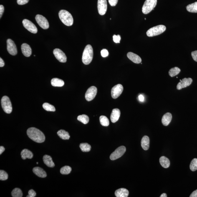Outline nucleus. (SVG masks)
<instances>
[{
	"instance_id": "1",
	"label": "nucleus",
	"mask_w": 197,
	"mask_h": 197,
	"mask_svg": "<svg viewBox=\"0 0 197 197\" xmlns=\"http://www.w3.org/2000/svg\"><path fill=\"white\" fill-rule=\"evenodd\" d=\"M28 136L31 140L37 143H41L45 141V137L42 132L35 127H30L27 131Z\"/></svg>"
},
{
	"instance_id": "2",
	"label": "nucleus",
	"mask_w": 197,
	"mask_h": 197,
	"mask_svg": "<svg viewBox=\"0 0 197 197\" xmlns=\"http://www.w3.org/2000/svg\"><path fill=\"white\" fill-rule=\"evenodd\" d=\"M93 49L90 45L85 46L83 54L82 60L85 65H88L91 62L93 57Z\"/></svg>"
},
{
	"instance_id": "3",
	"label": "nucleus",
	"mask_w": 197,
	"mask_h": 197,
	"mask_svg": "<svg viewBox=\"0 0 197 197\" xmlns=\"http://www.w3.org/2000/svg\"><path fill=\"white\" fill-rule=\"evenodd\" d=\"M59 15L61 21L65 25L71 26L73 24V18L68 11L64 10H61L59 11Z\"/></svg>"
},
{
	"instance_id": "4",
	"label": "nucleus",
	"mask_w": 197,
	"mask_h": 197,
	"mask_svg": "<svg viewBox=\"0 0 197 197\" xmlns=\"http://www.w3.org/2000/svg\"><path fill=\"white\" fill-rule=\"evenodd\" d=\"M166 30V26L163 25H159L150 28L147 31L146 34L149 37H153L162 34Z\"/></svg>"
},
{
	"instance_id": "5",
	"label": "nucleus",
	"mask_w": 197,
	"mask_h": 197,
	"mask_svg": "<svg viewBox=\"0 0 197 197\" xmlns=\"http://www.w3.org/2000/svg\"><path fill=\"white\" fill-rule=\"evenodd\" d=\"M157 0H146L142 8V13L146 14L150 13L156 6Z\"/></svg>"
},
{
	"instance_id": "6",
	"label": "nucleus",
	"mask_w": 197,
	"mask_h": 197,
	"mask_svg": "<svg viewBox=\"0 0 197 197\" xmlns=\"http://www.w3.org/2000/svg\"><path fill=\"white\" fill-rule=\"evenodd\" d=\"M1 105L3 111L6 113L10 114L12 112V106L9 97L4 96L1 99Z\"/></svg>"
},
{
	"instance_id": "7",
	"label": "nucleus",
	"mask_w": 197,
	"mask_h": 197,
	"mask_svg": "<svg viewBox=\"0 0 197 197\" xmlns=\"http://www.w3.org/2000/svg\"><path fill=\"white\" fill-rule=\"evenodd\" d=\"M126 151V148L123 146L119 147L110 156V159L114 160L120 158L123 155Z\"/></svg>"
},
{
	"instance_id": "8",
	"label": "nucleus",
	"mask_w": 197,
	"mask_h": 197,
	"mask_svg": "<svg viewBox=\"0 0 197 197\" xmlns=\"http://www.w3.org/2000/svg\"><path fill=\"white\" fill-rule=\"evenodd\" d=\"M35 19L37 24L43 29H47L49 28L48 22L43 16L38 14L36 16Z\"/></svg>"
},
{
	"instance_id": "9",
	"label": "nucleus",
	"mask_w": 197,
	"mask_h": 197,
	"mask_svg": "<svg viewBox=\"0 0 197 197\" xmlns=\"http://www.w3.org/2000/svg\"><path fill=\"white\" fill-rule=\"evenodd\" d=\"M123 90V86L120 84H118L112 87L111 91L112 97L114 99H117L122 94Z\"/></svg>"
},
{
	"instance_id": "10",
	"label": "nucleus",
	"mask_w": 197,
	"mask_h": 197,
	"mask_svg": "<svg viewBox=\"0 0 197 197\" xmlns=\"http://www.w3.org/2000/svg\"><path fill=\"white\" fill-rule=\"evenodd\" d=\"M97 89L95 86H91L88 89L85 94V98L87 101L93 100L97 95Z\"/></svg>"
},
{
	"instance_id": "11",
	"label": "nucleus",
	"mask_w": 197,
	"mask_h": 197,
	"mask_svg": "<svg viewBox=\"0 0 197 197\" xmlns=\"http://www.w3.org/2000/svg\"><path fill=\"white\" fill-rule=\"evenodd\" d=\"M23 26L30 32L36 34L37 32V29L35 25L30 21L27 19H24L22 21Z\"/></svg>"
},
{
	"instance_id": "12",
	"label": "nucleus",
	"mask_w": 197,
	"mask_h": 197,
	"mask_svg": "<svg viewBox=\"0 0 197 197\" xmlns=\"http://www.w3.org/2000/svg\"><path fill=\"white\" fill-rule=\"evenodd\" d=\"M107 9V0H98L97 9L99 14L104 15L106 12Z\"/></svg>"
},
{
	"instance_id": "13",
	"label": "nucleus",
	"mask_w": 197,
	"mask_h": 197,
	"mask_svg": "<svg viewBox=\"0 0 197 197\" xmlns=\"http://www.w3.org/2000/svg\"><path fill=\"white\" fill-rule=\"evenodd\" d=\"M54 54L56 59L61 62H67V58L64 53L60 49L56 48L54 51Z\"/></svg>"
},
{
	"instance_id": "14",
	"label": "nucleus",
	"mask_w": 197,
	"mask_h": 197,
	"mask_svg": "<svg viewBox=\"0 0 197 197\" xmlns=\"http://www.w3.org/2000/svg\"><path fill=\"white\" fill-rule=\"evenodd\" d=\"M7 50L8 52L11 55H16L17 54V50L14 41L10 39H9L7 41Z\"/></svg>"
},
{
	"instance_id": "15",
	"label": "nucleus",
	"mask_w": 197,
	"mask_h": 197,
	"mask_svg": "<svg viewBox=\"0 0 197 197\" xmlns=\"http://www.w3.org/2000/svg\"><path fill=\"white\" fill-rule=\"evenodd\" d=\"M193 81V79L191 78H184L178 83L177 85V89L178 90H180L182 88L189 86L191 85Z\"/></svg>"
},
{
	"instance_id": "16",
	"label": "nucleus",
	"mask_w": 197,
	"mask_h": 197,
	"mask_svg": "<svg viewBox=\"0 0 197 197\" xmlns=\"http://www.w3.org/2000/svg\"><path fill=\"white\" fill-rule=\"evenodd\" d=\"M21 50L22 54L26 57H29L32 54V50L29 45L27 44H23L21 45Z\"/></svg>"
},
{
	"instance_id": "17",
	"label": "nucleus",
	"mask_w": 197,
	"mask_h": 197,
	"mask_svg": "<svg viewBox=\"0 0 197 197\" xmlns=\"http://www.w3.org/2000/svg\"><path fill=\"white\" fill-rule=\"evenodd\" d=\"M120 112L118 109H114L111 114L110 119L111 121L114 123L117 122L120 118Z\"/></svg>"
},
{
	"instance_id": "18",
	"label": "nucleus",
	"mask_w": 197,
	"mask_h": 197,
	"mask_svg": "<svg viewBox=\"0 0 197 197\" xmlns=\"http://www.w3.org/2000/svg\"><path fill=\"white\" fill-rule=\"evenodd\" d=\"M127 57L132 62L135 64H140L142 62L140 56L133 53L129 52L127 53Z\"/></svg>"
},
{
	"instance_id": "19",
	"label": "nucleus",
	"mask_w": 197,
	"mask_h": 197,
	"mask_svg": "<svg viewBox=\"0 0 197 197\" xmlns=\"http://www.w3.org/2000/svg\"><path fill=\"white\" fill-rule=\"evenodd\" d=\"M172 116L171 113L167 112L163 115L162 119V123L165 126H168L171 122Z\"/></svg>"
},
{
	"instance_id": "20",
	"label": "nucleus",
	"mask_w": 197,
	"mask_h": 197,
	"mask_svg": "<svg viewBox=\"0 0 197 197\" xmlns=\"http://www.w3.org/2000/svg\"><path fill=\"white\" fill-rule=\"evenodd\" d=\"M33 170L35 174L40 178H45L47 176V174H46L45 171L42 168L40 167H34L33 169Z\"/></svg>"
},
{
	"instance_id": "21",
	"label": "nucleus",
	"mask_w": 197,
	"mask_h": 197,
	"mask_svg": "<svg viewBox=\"0 0 197 197\" xmlns=\"http://www.w3.org/2000/svg\"><path fill=\"white\" fill-rule=\"evenodd\" d=\"M115 194L117 197H127L128 196L129 192L126 189L122 188L116 190Z\"/></svg>"
},
{
	"instance_id": "22",
	"label": "nucleus",
	"mask_w": 197,
	"mask_h": 197,
	"mask_svg": "<svg viewBox=\"0 0 197 197\" xmlns=\"http://www.w3.org/2000/svg\"><path fill=\"white\" fill-rule=\"evenodd\" d=\"M150 140L147 136L145 135L142 138L141 145L143 150H147L149 148Z\"/></svg>"
},
{
	"instance_id": "23",
	"label": "nucleus",
	"mask_w": 197,
	"mask_h": 197,
	"mask_svg": "<svg viewBox=\"0 0 197 197\" xmlns=\"http://www.w3.org/2000/svg\"><path fill=\"white\" fill-rule=\"evenodd\" d=\"M43 159L44 164L47 167H50V168H53L55 166V164L53 161L52 157L50 155H44Z\"/></svg>"
},
{
	"instance_id": "24",
	"label": "nucleus",
	"mask_w": 197,
	"mask_h": 197,
	"mask_svg": "<svg viewBox=\"0 0 197 197\" xmlns=\"http://www.w3.org/2000/svg\"><path fill=\"white\" fill-rule=\"evenodd\" d=\"M21 155L23 160H25L26 158L31 159L33 156L32 152L27 149H24L22 150L21 152Z\"/></svg>"
},
{
	"instance_id": "25",
	"label": "nucleus",
	"mask_w": 197,
	"mask_h": 197,
	"mask_svg": "<svg viewBox=\"0 0 197 197\" xmlns=\"http://www.w3.org/2000/svg\"><path fill=\"white\" fill-rule=\"evenodd\" d=\"M51 83L53 86L56 87H62L64 84L63 80L57 78L52 79L51 80Z\"/></svg>"
},
{
	"instance_id": "26",
	"label": "nucleus",
	"mask_w": 197,
	"mask_h": 197,
	"mask_svg": "<svg viewBox=\"0 0 197 197\" xmlns=\"http://www.w3.org/2000/svg\"><path fill=\"white\" fill-rule=\"evenodd\" d=\"M160 163L161 166L165 168H168L170 165L169 160L166 157L162 156L160 158Z\"/></svg>"
},
{
	"instance_id": "27",
	"label": "nucleus",
	"mask_w": 197,
	"mask_h": 197,
	"mask_svg": "<svg viewBox=\"0 0 197 197\" xmlns=\"http://www.w3.org/2000/svg\"><path fill=\"white\" fill-rule=\"evenodd\" d=\"M57 135L61 138L64 140H68L70 138V135L68 132L63 130L59 131L57 132Z\"/></svg>"
},
{
	"instance_id": "28",
	"label": "nucleus",
	"mask_w": 197,
	"mask_h": 197,
	"mask_svg": "<svg viewBox=\"0 0 197 197\" xmlns=\"http://www.w3.org/2000/svg\"><path fill=\"white\" fill-rule=\"evenodd\" d=\"M186 9L188 12L197 13V1L188 5L187 6Z\"/></svg>"
},
{
	"instance_id": "29",
	"label": "nucleus",
	"mask_w": 197,
	"mask_h": 197,
	"mask_svg": "<svg viewBox=\"0 0 197 197\" xmlns=\"http://www.w3.org/2000/svg\"><path fill=\"white\" fill-rule=\"evenodd\" d=\"M181 71L179 68L178 67H175L174 68H172L169 72V74L170 77H173L175 76L178 75V74L180 73Z\"/></svg>"
},
{
	"instance_id": "30",
	"label": "nucleus",
	"mask_w": 197,
	"mask_h": 197,
	"mask_svg": "<svg viewBox=\"0 0 197 197\" xmlns=\"http://www.w3.org/2000/svg\"><path fill=\"white\" fill-rule=\"evenodd\" d=\"M100 123L103 126H108L109 125V120L105 116H101L99 118Z\"/></svg>"
},
{
	"instance_id": "31",
	"label": "nucleus",
	"mask_w": 197,
	"mask_h": 197,
	"mask_svg": "<svg viewBox=\"0 0 197 197\" xmlns=\"http://www.w3.org/2000/svg\"><path fill=\"white\" fill-rule=\"evenodd\" d=\"M77 120L82 122L84 124H87L88 123L89 121V118L87 115H79L77 117Z\"/></svg>"
},
{
	"instance_id": "32",
	"label": "nucleus",
	"mask_w": 197,
	"mask_h": 197,
	"mask_svg": "<svg viewBox=\"0 0 197 197\" xmlns=\"http://www.w3.org/2000/svg\"><path fill=\"white\" fill-rule=\"evenodd\" d=\"M11 195L13 197H22L23 193L21 189L19 188H16L11 192Z\"/></svg>"
},
{
	"instance_id": "33",
	"label": "nucleus",
	"mask_w": 197,
	"mask_h": 197,
	"mask_svg": "<svg viewBox=\"0 0 197 197\" xmlns=\"http://www.w3.org/2000/svg\"><path fill=\"white\" fill-rule=\"evenodd\" d=\"M42 107L44 110L48 111V112H54L56 111V109L54 106L48 103H44Z\"/></svg>"
},
{
	"instance_id": "34",
	"label": "nucleus",
	"mask_w": 197,
	"mask_h": 197,
	"mask_svg": "<svg viewBox=\"0 0 197 197\" xmlns=\"http://www.w3.org/2000/svg\"><path fill=\"white\" fill-rule=\"evenodd\" d=\"M80 147L82 151L83 152H89L91 149V146L88 143H81Z\"/></svg>"
},
{
	"instance_id": "35",
	"label": "nucleus",
	"mask_w": 197,
	"mask_h": 197,
	"mask_svg": "<svg viewBox=\"0 0 197 197\" xmlns=\"http://www.w3.org/2000/svg\"><path fill=\"white\" fill-rule=\"evenodd\" d=\"M72 168L68 166H65L62 167L60 169V173L62 175H68L71 173Z\"/></svg>"
},
{
	"instance_id": "36",
	"label": "nucleus",
	"mask_w": 197,
	"mask_h": 197,
	"mask_svg": "<svg viewBox=\"0 0 197 197\" xmlns=\"http://www.w3.org/2000/svg\"><path fill=\"white\" fill-rule=\"evenodd\" d=\"M190 167L192 171L194 172L197 170V158H195L192 160Z\"/></svg>"
},
{
	"instance_id": "37",
	"label": "nucleus",
	"mask_w": 197,
	"mask_h": 197,
	"mask_svg": "<svg viewBox=\"0 0 197 197\" xmlns=\"http://www.w3.org/2000/svg\"><path fill=\"white\" fill-rule=\"evenodd\" d=\"M8 175L7 173L4 170H0V180L4 181L7 179Z\"/></svg>"
},
{
	"instance_id": "38",
	"label": "nucleus",
	"mask_w": 197,
	"mask_h": 197,
	"mask_svg": "<svg viewBox=\"0 0 197 197\" xmlns=\"http://www.w3.org/2000/svg\"><path fill=\"white\" fill-rule=\"evenodd\" d=\"M101 54L102 57H106L108 56L109 53L107 49H103L101 51Z\"/></svg>"
},
{
	"instance_id": "39",
	"label": "nucleus",
	"mask_w": 197,
	"mask_h": 197,
	"mask_svg": "<svg viewBox=\"0 0 197 197\" xmlns=\"http://www.w3.org/2000/svg\"><path fill=\"white\" fill-rule=\"evenodd\" d=\"M113 41L114 42L117 43H120V41L121 39V37L120 35H114L113 36Z\"/></svg>"
},
{
	"instance_id": "40",
	"label": "nucleus",
	"mask_w": 197,
	"mask_h": 197,
	"mask_svg": "<svg viewBox=\"0 0 197 197\" xmlns=\"http://www.w3.org/2000/svg\"><path fill=\"white\" fill-rule=\"evenodd\" d=\"M36 192L34 191V190H30L28 192V195L26 197H34L36 196Z\"/></svg>"
},
{
	"instance_id": "41",
	"label": "nucleus",
	"mask_w": 197,
	"mask_h": 197,
	"mask_svg": "<svg viewBox=\"0 0 197 197\" xmlns=\"http://www.w3.org/2000/svg\"><path fill=\"white\" fill-rule=\"evenodd\" d=\"M109 4L112 6H115L117 4L118 0H108Z\"/></svg>"
},
{
	"instance_id": "42",
	"label": "nucleus",
	"mask_w": 197,
	"mask_h": 197,
	"mask_svg": "<svg viewBox=\"0 0 197 197\" xmlns=\"http://www.w3.org/2000/svg\"><path fill=\"white\" fill-rule=\"evenodd\" d=\"M29 0H17V3L19 5H24L29 2Z\"/></svg>"
},
{
	"instance_id": "43",
	"label": "nucleus",
	"mask_w": 197,
	"mask_h": 197,
	"mask_svg": "<svg viewBox=\"0 0 197 197\" xmlns=\"http://www.w3.org/2000/svg\"><path fill=\"white\" fill-rule=\"evenodd\" d=\"M191 55L193 60L197 62V51H193L191 53Z\"/></svg>"
},
{
	"instance_id": "44",
	"label": "nucleus",
	"mask_w": 197,
	"mask_h": 197,
	"mask_svg": "<svg viewBox=\"0 0 197 197\" xmlns=\"http://www.w3.org/2000/svg\"><path fill=\"white\" fill-rule=\"evenodd\" d=\"M4 11V7L2 5H0V18H1Z\"/></svg>"
},
{
	"instance_id": "45",
	"label": "nucleus",
	"mask_w": 197,
	"mask_h": 197,
	"mask_svg": "<svg viewBox=\"0 0 197 197\" xmlns=\"http://www.w3.org/2000/svg\"><path fill=\"white\" fill-rule=\"evenodd\" d=\"M190 197H197V190L193 191L192 193L190 196Z\"/></svg>"
},
{
	"instance_id": "46",
	"label": "nucleus",
	"mask_w": 197,
	"mask_h": 197,
	"mask_svg": "<svg viewBox=\"0 0 197 197\" xmlns=\"http://www.w3.org/2000/svg\"><path fill=\"white\" fill-rule=\"evenodd\" d=\"M4 65V62L3 59L0 58V67H2Z\"/></svg>"
},
{
	"instance_id": "47",
	"label": "nucleus",
	"mask_w": 197,
	"mask_h": 197,
	"mask_svg": "<svg viewBox=\"0 0 197 197\" xmlns=\"http://www.w3.org/2000/svg\"><path fill=\"white\" fill-rule=\"evenodd\" d=\"M138 98L139 100H140L141 102H143L144 100V97L142 95H139Z\"/></svg>"
},
{
	"instance_id": "48",
	"label": "nucleus",
	"mask_w": 197,
	"mask_h": 197,
	"mask_svg": "<svg viewBox=\"0 0 197 197\" xmlns=\"http://www.w3.org/2000/svg\"><path fill=\"white\" fill-rule=\"evenodd\" d=\"M5 150V148L3 146H0V155H1Z\"/></svg>"
},
{
	"instance_id": "49",
	"label": "nucleus",
	"mask_w": 197,
	"mask_h": 197,
	"mask_svg": "<svg viewBox=\"0 0 197 197\" xmlns=\"http://www.w3.org/2000/svg\"><path fill=\"white\" fill-rule=\"evenodd\" d=\"M160 197H167V195L166 193H163L161 195Z\"/></svg>"
},
{
	"instance_id": "50",
	"label": "nucleus",
	"mask_w": 197,
	"mask_h": 197,
	"mask_svg": "<svg viewBox=\"0 0 197 197\" xmlns=\"http://www.w3.org/2000/svg\"><path fill=\"white\" fill-rule=\"evenodd\" d=\"M39 164V163H38V162H37V164Z\"/></svg>"
},
{
	"instance_id": "51",
	"label": "nucleus",
	"mask_w": 197,
	"mask_h": 197,
	"mask_svg": "<svg viewBox=\"0 0 197 197\" xmlns=\"http://www.w3.org/2000/svg\"><path fill=\"white\" fill-rule=\"evenodd\" d=\"M145 19V20H146V19Z\"/></svg>"
}]
</instances>
